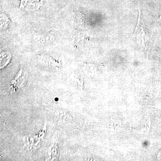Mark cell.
I'll list each match as a JSON object with an SVG mask.
<instances>
[{"label":"cell","instance_id":"obj_1","mask_svg":"<svg viewBox=\"0 0 161 161\" xmlns=\"http://www.w3.org/2000/svg\"><path fill=\"white\" fill-rule=\"evenodd\" d=\"M139 12L138 21H137L135 32H134V35H135L136 36L137 40L138 41V43L143 48L145 49L146 48L147 38H146V35L145 34L144 25L140 18V11Z\"/></svg>","mask_w":161,"mask_h":161},{"label":"cell","instance_id":"obj_2","mask_svg":"<svg viewBox=\"0 0 161 161\" xmlns=\"http://www.w3.org/2000/svg\"><path fill=\"white\" fill-rule=\"evenodd\" d=\"M159 21H160L161 23V15L160 16V18H159Z\"/></svg>","mask_w":161,"mask_h":161}]
</instances>
